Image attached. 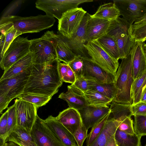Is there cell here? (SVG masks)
I'll return each instance as SVG.
<instances>
[{
  "mask_svg": "<svg viewBox=\"0 0 146 146\" xmlns=\"http://www.w3.org/2000/svg\"><path fill=\"white\" fill-rule=\"evenodd\" d=\"M56 117L73 135L82 123L78 110L69 107L60 112Z\"/></svg>",
  "mask_w": 146,
  "mask_h": 146,
  "instance_id": "21",
  "label": "cell"
},
{
  "mask_svg": "<svg viewBox=\"0 0 146 146\" xmlns=\"http://www.w3.org/2000/svg\"><path fill=\"white\" fill-rule=\"evenodd\" d=\"M146 84V71L140 77L133 80L131 89L132 104L140 102L143 89Z\"/></svg>",
  "mask_w": 146,
  "mask_h": 146,
  "instance_id": "30",
  "label": "cell"
},
{
  "mask_svg": "<svg viewBox=\"0 0 146 146\" xmlns=\"http://www.w3.org/2000/svg\"><path fill=\"white\" fill-rule=\"evenodd\" d=\"M87 13L78 7L67 11L58 20V31L65 37L70 38L78 30Z\"/></svg>",
  "mask_w": 146,
  "mask_h": 146,
  "instance_id": "9",
  "label": "cell"
},
{
  "mask_svg": "<svg viewBox=\"0 0 146 146\" xmlns=\"http://www.w3.org/2000/svg\"><path fill=\"white\" fill-rule=\"evenodd\" d=\"M143 47L145 55L146 58V43L143 42Z\"/></svg>",
  "mask_w": 146,
  "mask_h": 146,
  "instance_id": "51",
  "label": "cell"
},
{
  "mask_svg": "<svg viewBox=\"0 0 146 146\" xmlns=\"http://www.w3.org/2000/svg\"><path fill=\"white\" fill-rule=\"evenodd\" d=\"M115 119L118 122L117 129L129 134H135L133 126V121L131 117L124 115Z\"/></svg>",
  "mask_w": 146,
  "mask_h": 146,
  "instance_id": "38",
  "label": "cell"
},
{
  "mask_svg": "<svg viewBox=\"0 0 146 146\" xmlns=\"http://www.w3.org/2000/svg\"><path fill=\"white\" fill-rule=\"evenodd\" d=\"M78 111L83 124L88 130L110 110L109 107H96L88 105Z\"/></svg>",
  "mask_w": 146,
  "mask_h": 146,
  "instance_id": "19",
  "label": "cell"
},
{
  "mask_svg": "<svg viewBox=\"0 0 146 146\" xmlns=\"http://www.w3.org/2000/svg\"><path fill=\"white\" fill-rule=\"evenodd\" d=\"M114 135L109 140L106 146H117L115 140Z\"/></svg>",
  "mask_w": 146,
  "mask_h": 146,
  "instance_id": "49",
  "label": "cell"
},
{
  "mask_svg": "<svg viewBox=\"0 0 146 146\" xmlns=\"http://www.w3.org/2000/svg\"><path fill=\"white\" fill-rule=\"evenodd\" d=\"M90 15L88 13H86L78 30L71 37L68 38L64 36L71 50L77 56L88 57L84 46V39Z\"/></svg>",
  "mask_w": 146,
  "mask_h": 146,
  "instance_id": "16",
  "label": "cell"
},
{
  "mask_svg": "<svg viewBox=\"0 0 146 146\" xmlns=\"http://www.w3.org/2000/svg\"><path fill=\"white\" fill-rule=\"evenodd\" d=\"M33 64V56L29 52L4 71L0 81L16 76L29 68Z\"/></svg>",
  "mask_w": 146,
  "mask_h": 146,
  "instance_id": "22",
  "label": "cell"
},
{
  "mask_svg": "<svg viewBox=\"0 0 146 146\" xmlns=\"http://www.w3.org/2000/svg\"><path fill=\"white\" fill-rule=\"evenodd\" d=\"M52 97L31 94H22L17 98L35 105L38 109L45 105Z\"/></svg>",
  "mask_w": 146,
  "mask_h": 146,
  "instance_id": "35",
  "label": "cell"
},
{
  "mask_svg": "<svg viewBox=\"0 0 146 146\" xmlns=\"http://www.w3.org/2000/svg\"><path fill=\"white\" fill-rule=\"evenodd\" d=\"M133 81L132 72V56L130 53L121 59L115 75V83L117 88L113 100L119 104H133L131 89Z\"/></svg>",
  "mask_w": 146,
  "mask_h": 146,
  "instance_id": "3",
  "label": "cell"
},
{
  "mask_svg": "<svg viewBox=\"0 0 146 146\" xmlns=\"http://www.w3.org/2000/svg\"><path fill=\"white\" fill-rule=\"evenodd\" d=\"M139 102L146 103V84L143 89Z\"/></svg>",
  "mask_w": 146,
  "mask_h": 146,
  "instance_id": "47",
  "label": "cell"
},
{
  "mask_svg": "<svg viewBox=\"0 0 146 146\" xmlns=\"http://www.w3.org/2000/svg\"><path fill=\"white\" fill-rule=\"evenodd\" d=\"M31 133L36 146H65L38 115Z\"/></svg>",
  "mask_w": 146,
  "mask_h": 146,
  "instance_id": "11",
  "label": "cell"
},
{
  "mask_svg": "<svg viewBox=\"0 0 146 146\" xmlns=\"http://www.w3.org/2000/svg\"><path fill=\"white\" fill-rule=\"evenodd\" d=\"M146 21V13L142 17L137 19L134 22L133 24H137L144 23Z\"/></svg>",
  "mask_w": 146,
  "mask_h": 146,
  "instance_id": "48",
  "label": "cell"
},
{
  "mask_svg": "<svg viewBox=\"0 0 146 146\" xmlns=\"http://www.w3.org/2000/svg\"><path fill=\"white\" fill-rule=\"evenodd\" d=\"M96 82L92 79L83 76L76 79L75 82L69 86L75 91L82 94L92 90Z\"/></svg>",
  "mask_w": 146,
  "mask_h": 146,
  "instance_id": "33",
  "label": "cell"
},
{
  "mask_svg": "<svg viewBox=\"0 0 146 146\" xmlns=\"http://www.w3.org/2000/svg\"><path fill=\"white\" fill-rule=\"evenodd\" d=\"M23 0H17L12 3L5 10L1 18L10 16V14L23 3Z\"/></svg>",
  "mask_w": 146,
  "mask_h": 146,
  "instance_id": "45",
  "label": "cell"
},
{
  "mask_svg": "<svg viewBox=\"0 0 146 146\" xmlns=\"http://www.w3.org/2000/svg\"><path fill=\"white\" fill-rule=\"evenodd\" d=\"M145 146H146V144L145 145Z\"/></svg>",
  "mask_w": 146,
  "mask_h": 146,
  "instance_id": "54",
  "label": "cell"
},
{
  "mask_svg": "<svg viewBox=\"0 0 146 146\" xmlns=\"http://www.w3.org/2000/svg\"><path fill=\"white\" fill-rule=\"evenodd\" d=\"M97 41L109 55L118 61L120 59L118 49L115 42L111 36L106 34L99 38Z\"/></svg>",
  "mask_w": 146,
  "mask_h": 146,
  "instance_id": "29",
  "label": "cell"
},
{
  "mask_svg": "<svg viewBox=\"0 0 146 146\" xmlns=\"http://www.w3.org/2000/svg\"><path fill=\"white\" fill-rule=\"evenodd\" d=\"M11 101L4 93H0V113L6 108Z\"/></svg>",
  "mask_w": 146,
  "mask_h": 146,
  "instance_id": "46",
  "label": "cell"
},
{
  "mask_svg": "<svg viewBox=\"0 0 146 146\" xmlns=\"http://www.w3.org/2000/svg\"><path fill=\"white\" fill-rule=\"evenodd\" d=\"M88 131L82 122L75 131L73 135L78 146H82L88 137Z\"/></svg>",
  "mask_w": 146,
  "mask_h": 146,
  "instance_id": "43",
  "label": "cell"
},
{
  "mask_svg": "<svg viewBox=\"0 0 146 146\" xmlns=\"http://www.w3.org/2000/svg\"><path fill=\"white\" fill-rule=\"evenodd\" d=\"M92 0H38L36 7L46 15L59 20L67 11L76 8L80 4L93 1Z\"/></svg>",
  "mask_w": 146,
  "mask_h": 146,
  "instance_id": "7",
  "label": "cell"
},
{
  "mask_svg": "<svg viewBox=\"0 0 146 146\" xmlns=\"http://www.w3.org/2000/svg\"><path fill=\"white\" fill-rule=\"evenodd\" d=\"M9 141L14 143L20 146H36L31 133L24 128L17 126L8 137L7 142Z\"/></svg>",
  "mask_w": 146,
  "mask_h": 146,
  "instance_id": "25",
  "label": "cell"
},
{
  "mask_svg": "<svg viewBox=\"0 0 146 146\" xmlns=\"http://www.w3.org/2000/svg\"><path fill=\"white\" fill-rule=\"evenodd\" d=\"M90 15L87 25L84 43L97 40L107 34L110 21L100 18L92 17Z\"/></svg>",
  "mask_w": 146,
  "mask_h": 146,
  "instance_id": "18",
  "label": "cell"
},
{
  "mask_svg": "<svg viewBox=\"0 0 146 146\" xmlns=\"http://www.w3.org/2000/svg\"><path fill=\"white\" fill-rule=\"evenodd\" d=\"M128 32L133 41L144 42L146 37V21L137 24L131 25Z\"/></svg>",
  "mask_w": 146,
  "mask_h": 146,
  "instance_id": "32",
  "label": "cell"
},
{
  "mask_svg": "<svg viewBox=\"0 0 146 146\" xmlns=\"http://www.w3.org/2000/svg\"><path fill=\"white\" fill-rule=\"evenodd\" d=\"M29 52L33 63L51 64L57 59L54 42L45 33L41 37L31 40Z\"/></svg>",
  "mask_w": 146,
  "mask_h": 146,
  "instance_id": "5",
  "label": "cell"
},
{
  "mask_svg": "<svg viewBox=\"0 0 146 146\" xmlns=\"http://www.w3.org/2000/svg\"><path fill=\"white\" fill-rule=\"evenodd\" d=\"M142 137L136 134H129L118 129L114 135L117 146H141Z\"/></svg>",
  "mask_w": 146,
  "mask_h": 146,
  "instance_id": "28",
  "label": "cell"
},
{
  "mask_svg": "<svg viewBox=\"0 0 146 146\" xmlns=\"http://www.w3.org/2000/svg\"><path fill=\"white\" fill-rule=\"evenodd\" d=\"M7 146H20L17 144L12 142H7Z\"/></svg>",
  "mask_w": 146,
  "mask_h": 146,
  "instance_id": "50",
  "label": "cell"
},
{
  "mask_svg": "<svg viewBox=\"0 0 146 146\" xmlns=\"http://www.w3.org/2000/svg\"><path fill=\"white\" fill-rule=\"evenodd\" d=\"M17 126L31 133L37 115L36 107L34 104L20 99L15 101Z\"/></svg>",
  "mask_w": 146,
  "mask_h": 146,
  "instance_id": "13",
  "label": "cell"
},
{
  "mask_svg": "<svg viewBox=\"0 0 146 146\" xmlns=\"http://www.w3.org/2000/svg\"><path fill=\"white\" fill-rule=\"evenodd\" d=\"M67 88V91L61 93L58 98L66 101L69 108L79 110L88 106L84 94L75 91L69 86Z\"/></svg>",
  "mask_w": 146,
  "mask_h": 146,
  "instance_id": "23",
  "label": "cell"
},
{
  "mask_svg": "<svg viewBox=\"0 0 146 146\" xmlns=\"http://www.w3.org/2000/svg\"><path fill=\"white\" fill-rule=\"evenodd\" d=\"M133 115H139L146 117V103L139 102L131 105Z\"/></svg>",
  "mask_w": 146,
  "mask_h": 146,
  "instance_id": "44",
  "label": "cell"
},
{
  "mask_svg": "<svg viewBox=\"0 0 146 146\" xmlns=\"http://www.w3.org/2000/svg\"><path fill=\"white\" fill-rule=\"evenodd\" d=\"M57 64L58 72L61 80L71 84H73L76 80V78L68 64L61 63L58 60Z\"/></svg>",
  "mask_w": 146,
  "mask_h": 146,
  "instance_id": "36",
  "label": "cell"
},
{
  "mask_svg": "<svg viewBox=\"0 0 146 146\" xmlns=\"http://www.w3.org/2000/svg\"><path fill=\"white\" fill-rule=\"evenodd\" d=\"M117 121L109 117L100 133L89 146H106L117 129Z\"/></svg>",
  "mask_w": 146,
  "mask_h": 146,
  "instance_id": "24",
  "label": "cell"
},
{
  "mask_svg": "<svg viewBox=\"0 0 146 146\" xmlns=\"http://www.w3.org/2000/svg\"><path fill=\"white\" fill-rule=\"evenodd\" d=\"M134 129L136 134L141 136L146 135V117L135 115Z\"/></svg>",
  "mask_w": 146,
  "mask_h": 146,
  "instance_id": "41",
  "label": "cell"
},
{
  "mask_svg": "<svg viewBox=\"0 0 146 146\" xmlns=\"http://www.w3.org/2000/svg\"><path fill=\"white\" fill-rule=\"evenodd\" d=\"M143 42H134L131 50L132 56V72L133 80L141 76L146 71V58Z\"/></svg>",
  "mask_w": 146,
  "mask_h": 146,
  "instance_id": "20",
  "label": "cell"
},
{
  "mask_svg": "<svg viewBox=\"0 0 146 146\" xmlns=\"http://www.w3.org/2000/svg\"><path fill=\"white\" fill-rule=\"evenodd\" d=\"M46 125L65 146L78 145L74 135L56 117L49 116L44 120Z\"/></svg>",
  "mask_w": 146,
  "mask_h": 146,
  "instance_id": "17",
  "label": "cell"
},
{
  "mask_svg": "<svg viewBox=\"0 0 146 146\" xmlns=\"http://www.w3.org/2000/svg\"><path fill=\"white\" fill-rule=\"evenodd\" d=\"M31 67L16 76L0 81V93L5 94L10 101L22 94Z\"/></svg>",
  "mask_w": 146,
  "mask_h": 146,
  "instance_id": "12",
  "label": "cell"
},
{
  "mask_svg": "<svg viewBox=\"0 0 146 146\" xmlns=\"http://www.w3.org/2000/svg\"><path fill=\"white\" fill-rule=\"evenodd\" d=\"M78 146V145H77V146Z\"/></svg>",
  "mask_w": 146,
  "mask_h": 146,
  "instance_id": "55",
  "label": "cell"
},
{
  "mask_svg": "<svg viewBox=\"0 0 146 146\" xmlns=\"http://www.w3.org/2000/svg\"><path fill=\"white\" fill-rule=\"evenodd\" d=\"M82 57L84 64V76L100 83L115 82V75L93 62L90 58Z\"/></svg>",
  "mask_w": 146,
  "mask_h": 146,
  "instance_id": "14",
  "label": "cell"
},
{
  "mask_svg": "<svg viewBox=\"0 0 146 146\" xmlns=\"http://www.w3.org/2000/svg\"><path fill=\"white\" fill-rule=\"evenodd\" d=\"M90 60L108 72L115 75L119 64L118 61L109 55L97 40L84 44Z\"/></svg>",
  "mask_w": 146,
  "mask_h": 146,
  "instance_id": "6",
  "label": "cell"
},
{
  "mask_svg": "<svg viewBox=\"0 0 146 146\" xmlns=\"http://www.w3.org/2000/svg\"><path fill=\"white\" fill-rule=\"evenodd\" d=\"M90 16L92 17L111 21L117 19L120 15L114 3L110 2L100 6L96 12Z\"/></svg>",
  "mask_w": 146,
  "mask_h": 146,
  "instance_id": "26",
  "label": "cell"
},
{
  "mask_svg": "<svg viewBox=\"0 0 146 146\" xmlns=\"http://www.w3.org/2000/svg\"><path fill=\"white\" fill-rule=\"evenodd\" d=\"M68 64L74 73L76 79L84 76V64L82 56H76Z\"/></svg>",
  "mask_w": 146,
  "mask_h": 146,
  "instance_id": "39",
  "label": "cell"
},
{
  "mask_svg": "<svg viewBox=\"0 0 146 146\" xmlns=\"http://www.w3.org/2000/svg\"><path fill=\"white\" fill-rule=\"evenodd\" d=\"M58 60L51 64L33 63L23 94H31L52 97L63 82L58 68Z\"/></svg>",
  "mask_w": 146,
  "mask_h": 146,
  "instance_id": "1",
  "label": "cell"
},
{
  "mask_svg": "<svg viewBox=\"0 0 146 146\" xmlns=\"http://www.w3.org/2000/svg\"><path fill=\"white\" fill-rule=\"evenodd\" d=\"M130 25L127 21L120 17L110 21L107 34L111 36L115 42L119 51L120 59L124 58L127 56L134 42L128 33Z\"/></svg>",
  "mask_w": 146,
  "mask_h": 146,
  "instance_id": "4",
  "label": "cell"
},
{
  "mask_svg": "<svg viewBox=\"0 0 146 146\" xmlns=\"http://www.w3.org/2000/svg\"><path fill=\"white\" fill-rule=\"evenodd\" d=\"M120 15L131 25L146 13V0H114Z\"/></svg>",
  "mask_w": 146,
  "mask_h": 146,
  "instance_id": "10",
  "label": "cell"
},
{
  "mask_svg": "<svg viewBox=\"0 0 146 146\" xmlns=\"http://www.w3.org/2000/svg\"><path fill=\"white\" fill-rule=\"evenodd\" d=\"M0 146H7V142L1 144Z\"/></svg>",
  "mask_w": 146,
  "mask_h": 146,
  "instance_id": "52",
  "label": "cell"
},
{
  "mask_svg": "<svg viewBox=\"0 0 146 146\" xmlns=\"http://www.w3.org/2000/svg\"><path fill=\"white\" fill-rule=\"evenodd\" d=\"M55 22L54 18L46 15L27 17L10 15L1 18L0 29L13 27L22 34L38 33L50 28Z\"/></svg>",
  "mask_w": 146,
  "mask_h": 146,
  "instance_id": "2",
  "label": "cell"
},
{
  "mask_svg": "<svg viewBox=\"0 0 146 146\" xmlns=\"http://www.w3.org/2000/svg\"><path fill=\"white\" fill-rule=\"evenodd\" d=\"M92 89L94 90L113 101L117 92L115 82L110 83L96 82Z\"/></svg>",
  "mask_w": 146,
  "mask_h": 146,
  "instance_id": "31",
  "label": "cell"
},
{
  "mask_svg": "<svg viewBox=\"0 0 146 146\" xmlns=\"http://www.w3.org/2000/svg\"><path fill=\"white\" fill-rule=\"evenodd\" d=\"M8 113V111L7 110L2 114L0 119L1 144L7 142Z\"/></svg>",
  "mask_w": 146,
  "mask_h": 146,
  "instance_id": "42",
  "label": "cell"
},
{
  "mask_svg": "<svg viewBox=\"0 0 146 146\" xmlns=\"http://www.w3.org/2000/svg\"><path fill=\"white\" fill-rule=\"evenodd\" d=\"M31 40L18 36L12 42L0 60L1 68L6 70L29 52Z\"/></svg>",
  "mask_w": 146,
  "mask_h": 146,
  "instance_id": "8",
  "label": "cell"
},
{
  "mask_svg": "<svg viewBox=\"0 0 146 146\" xmlns=\"http://www.w3.org/2000/svg\"><path fill=\"white\" fill-rule=\"evenodd\" d=\"M88 105L109 107L112 100L97 91L92 89L84 93Z\"/></svg>",
  "mask_w": 146,
  "mask_h": 146,
  "instance_id": "27",
  "label": "cell"
},
{
  "mask_svg": "<svg viewBox=\"0 0 146 146\" xmlns=\"http://www.w3.org/2000/svg\"><path fill=\"white\" fill-rule=\"evenodd\" d=\"M1 35L5 36L4 45L2 51L0 52V60L3 57L5 52L12 42L17 37L22 35L13 27L0 30Z\"/></svg>",
  "mask_w": 146,
  "mask_h": 146,
  "instance_id": "37",
  "label": "cell"
},
{
  "mask_svg": "<svg viewBox=\"0 0 146 146\" xmlns=\"http://www.w3.org/2000/svg\"><path fill=\"white\" fill-rule=\"evenodd\" d=\"M45 33L54 42L57 60L67 64L74 60L77 55L72 52L62 34L58 31L56 34L52 31H48Z\"/></svg>",
  "mask_w": 146,
  "mask_h": 146,
  "instance_id": "15",
  "label": "cell"
},
{
  "mask_svg": "<svg viewBox=\"0 0 146 146\" xmlns=\"http://www.w3.org/2000/svg\"><path fill=\"white\" fill-rule=\"evenodd\" d=\"M110 113V111L92 127L86 138V146L90 145L100 133L109 118Z\"/></svg>",
  "mask_w": 146,
  "mask_h": 146,
  "instance_id": "34",
  "label": "cell"
},
{
  "mask_svg": "<svg viewBox=\"0 0 146 146\" xmlns=\"http://www.w3.org/2000/svg\"><path fill=\"white\" fill-rule=\"evenodd\" d=\"M146 41V37L144 39V42H145V41Z\"/></svg>",
  "mask_w": 146,
  "mask_h": 146,
  "instance_id": "53",
  "label": "cell"
},
{
  "mask_svg": "<svg viewBox=\"0 0 146 146\" xmlns=\"http://www.w3.org/2000/svg\"><path fill=\"white\" fill-rule=\"evenodd\" d=\"M7 110L8 113L7 139L11 133L17 126V118L15 103L8 108Z\"/></svg>",
  "mask_w": 146,
  "mask_h": 146,
  "instance_id": "40",
  "label": "cell"
}]
</instances>
